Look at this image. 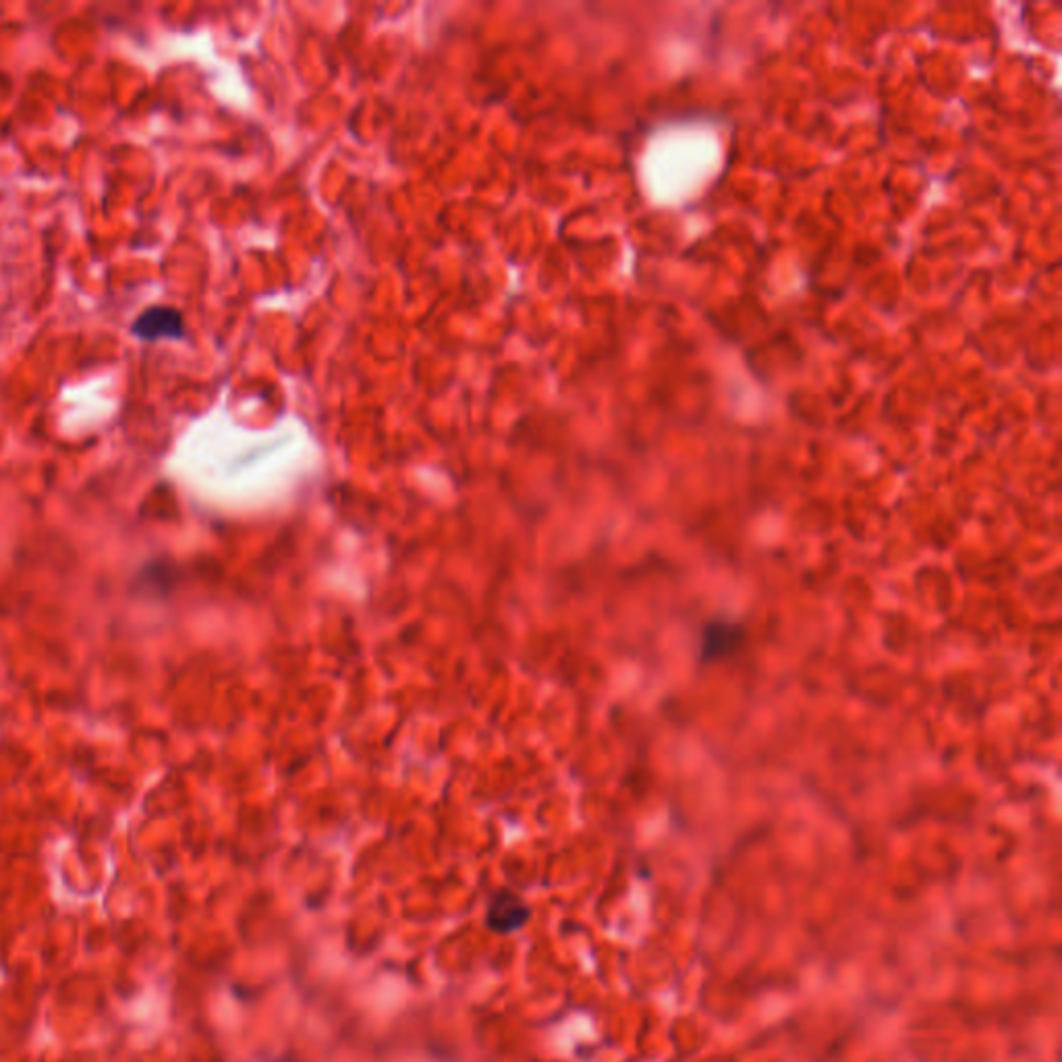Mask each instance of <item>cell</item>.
<instances>
[{
	"label": "cell",
	"mask_w": 1062,
	"mask_h": 1062,
	"mask_svg": "<svg viewBox=\"0 0 1062 1062\" xmlns=\"http://www.w3.org/2000/svg\"><path fill=\"white\" fill-rule=\"evenodd\" d=\"M747 631L743 625L729 619H712L700 633V658L702 664H716L733 658L745 646Z\"/></svg>",
	"instance_id": "1"
},
{
	"label": "cell",
	"mask_w": 1062,
	"mask_h": 1062,
	"mask_svg": "<svg viewBox=\"0 0 1062 1062\" xmlns=\"http://www.w3.org/2000/svg\"><path fill=\"white\" fill-rule=\"evenodd\" d=\"M131 332L142 341H179L185 337V320L175 307L154 305L139 314V318L131 324Z\"/></svg>",
	"instance_id": "2"
},
{
	"label": "cell",
	"mask_w": 1062,
	"mask_h": 1062,
	"mask_svg": "<svg viewBox=\"0 0 1062 1062\" xmlns=\"http://www.w3.org/2000/svg\"><path fill=\"white\" fill-rule=\"evenodd\" d=\"M529 921V909L515 892L502 890L494 894L488 905L486 924L496 934H511L521 930Z\"/></svg>",
	"instance_id": "3"
}]
</instances>
